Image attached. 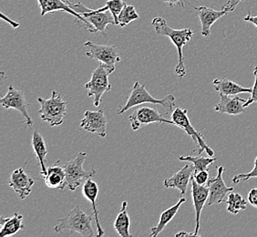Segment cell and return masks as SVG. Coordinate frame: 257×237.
I'll use <instances>...</instances> for the list:
<instances>
[{
	"mask_svg": "<svg viewBox=\"0 0 257 237\" xmlns=\"http://www.w3.org/2000/svg\"><path fill=\"white\" fill-rule=\"evenodd\" d=\"M152 25L154 28L156 34L159 36H166L172 40L173 45L176 47L178 51L179 61L178 64L175 67V73L180 79H183L186 75V69L184 65L183 59V49L185 45L188 43L192 39L194 31L190 29H183V30H174L169 27L166 20L161 17L154 18L152 21Z\"/></svg>",
	"mask_w": 257,
	"mask_h": 237,
	"instance_id": "obj_1",
	"label": "cell"
},
{
	"mask_svg": "<svg viewBox=\"0 0 257 237\" xmlns=\"http://www.w3.org/2000/svg\"><path fill=\"white\" fill-rule=\"evenodd\" d=\"M92 215L86 214L79 206H76L64 217L60 218L55 225L56 232L63 230L70 232H78L83 237H93L97 235L92 226Z\"/></svg>",
	"mask_w": 257,
	"mask_h": 237,
	"instance_id": "obj_2",
	"label": "cell"
},
{
	"mask_svg": "<svg viewBox=\"0 0 257 237\" xmlns=\"http://www.w3.org/2000/svg\"><path fill=\"white\" fill-rule=\"evenodd\" d=\"M144 103L161 105L163 108L170 112L175 107V97L173 95H168L163 99H160L154 98L151 94L149 93L148 90L146 89L144 84L140 83L139 81H136L134 83V88L131 91V95L128 98L127 102L118 111V115H122L128 109Z\"/></svg>",
	"mask_w": 257,
	"mask_h": 237,
	"instance_id": "obj_3",
	"label": "cell"
},
{
	"mask_svg": "<svg viewBox=\"0 0 257 237\" xmlns=\"http://www.w3.org/2000/svg\"><path fill=\"white\" fill-rule=\"evenodd\" d=\"M40 102V109L39 113L43 122L49 123L51 127L60 126L64 122L67 115V106L69 101H66L56 90L52 91L50 99L38 98Z\"/></svg>",
	"mask_w": 257,
	"mask_h": 237,
	"instance_id": "obj_4",
	"label": "cell"
},
{
	"mask_svg": "<svg viewBox=\"0 0 257 237\" xmlns=\"http://www.w3.org/2000/svg\"><path fill=\"white\" fill-rule=\"evenodd\" d=\"M86 158L87 153H79L76 158L70 160L63 166L66 173V187L69 188L70 191H75L88 179L94 177L97 173L95 168H91L90 171L83 169Z\"/></svg>",
	"mask_w": 257,
	"mask_h": 237,
	"instance_id": "obj_5",
	"label": "cell"
},
{
	"mask_svg": "<svg viewBox=\"0 0 257 237\" xmlns=\"http://www.w3.org/2000/svg\"><path fill=\"white\" fill-rule=\"evenodd\" d=\"M172 121L175 126L183 129V131L188 134L189 137L193 139V143L196 145L193 152H197L199 154L203 153V152H206L208 156L213 157L214 152L213 149L208 146L203 139V134L197 132L191 124L188 118L187 109H182L180 108L175 109L172 114Z\"/></svg>",
	"mask_w": 257,
	"mask_h": 237,
	"instance_id": "obj_6",
	"label": "cell"
},
{
	"mask_svg": "<svg viewBox=\"0 0 257 237\" xmlns=\"http://www.w3.org/2000/svg\"><path fill=\"white\" fill-rule=\"evenodd\" d=\"M70 6L75 11H77L82 16L85 20L94 28L96 33L101 32L102 34L106 35V29L108 25H116L113 16L108 10L107 6L100 8L99 10L88 9L81 2H79L77 4L70 3Z\"/></svg>",
	"mask_w": 257,
	"mask_h": 237,
	"instance_id": "obj_7",
	"label": "cell"
},
{
	"mask_svg": "<svg viewBox=\"0 0 257 237\" xmlns=\"http://www.w3.org/2000/svg\"><path fill=\"white\" fill-rule=\"evenodd\" d=\"M112 72L107 66L100 63L93 71L90 80L85 84V88L88 90V96L89 98H93L95 107H99L100 105L102 95L112 89L109 81V75Z\"/></svg>",
	"mask_w": 257,
	"mask_h": 237,
	"instance_id": "obj_8",
	"label": "cell"
},
{
	"mask_svg": "<svg viewBox=\"0 0 257 237\" xmlns=\"http://www.w3.org/2000/svg\"><path fill=\"white\" fill-rule=\"evenodd\" d=\"M84 46L89 49L87 56L89 59L98 60L100 63L107 66L111 72L115 70L116 63L121 60L115 45H97L91 41H87L85 42Z\"/></svg>",
	"mask_w": 257,
	"mask_h": 237,
	"instance_id": "obj_9",
	"label": "cell"
},
{
	"mask_svg": "<svg viewBox=\"0 0 257 237\" xmlns=\"http://www.w3.org/2000/svg\"><path fill=\"white\" fill-rule=\"evenodd\" d=\"M0 103L5 109H15L20 111V113L25 118L26 126L28 128H31L33 126L34 122L28 112L30 105L26 100L23 91L16 89L12 85H10L8 92L0 99Z\"/></svg>",
	"mask_w": 257,
	"mask_h": 237,
	"instance_id": "obj_10",
	"label": "cell"
},
{
	"mask_svg": "<svg viewBox=\"0 0 257 237\" xmlns=\"http://www.w3.org/2000/svg\"><path fill=\"white\" fill-rule=\"evenodd\" d=\"M38 1H39L40 9H41L42 17L48 13H53V12H58V11L67 12L70 15L76 17V20L79 21V25L80 27H84L85 29L89 31L90 33H96L94 28L90 25L82 16L71 8L70 1L69 2H66L64 0H38Z\"/></svg>",
	"mask_w": 257,
	"mask_h": 237,
	"instance_id": "obj_11",
	"label": "cell"
},
{
	"mask_svg": "<svg viewBox=\"0 0 257 237\" xmlns=\"http://www.w3.org/2000/svg\"><path fill=\"white\" fill-rule=\"evenodd\" d=\"M131 127L134 131H138L144 125H149L151 124H169L174 125L173 121H169L163 118L162 114L159 112L155 108H149V107H142L135 109L134 113L130 117Z\"/></svg>",
	"mask_w": 257,
	"mask_h": 237,
	"instance_id": "obj_12",
	"label": "cell"
},
{
	"mask_svg": "<svg viewBox=\"0 0 257 237\" xmlns=\"http://www.w3.org/2000/svg\"><path fill=\"white\" fill-rule=\"evenodd\" d=\"M223 172H224V168L223 166H219L217 167V175L215 177L209 179L208 181L207 187L209 188L208 205L209 206L213 204L223 203L228 194L233 191V188L228 187L224 183L223 179Z\"/></svg>",
	"mask_w": 257,
	"mask_h": 237,
	"instance_id": "obj_13",
	"label": "cell"
},
{
	"mask_svg": "<svg viewBox=\"0 0 257 237\" xmlns=\"http://www.w3.org/2000/svg\"><path fill=\"white\" fill-rule=\"evenodd\" d=\"M107 124L108 120L104 114L103 109H100L97 111L86 110L84 118L79 124V128L104 138L107 135Z\"/></svg>",
	"mask_w": 257,
	"mask_h": 237,
	"instance_id": "obj_14",
	"label": "cell"
},
{
	"mask_svg": "<svg viewBox=\"0 0 257 237\" xmlns=\"http://www.w3.org/2000/svg\"><path fill=\"white\" fill-rule=\"evenodd\" d=\"M34 183V179L28 175L24 168H19L11 174L9 184L15 191L20 200H24L32 192Z\"/></svg>",
	"mask_w": 257,
	"mask_h": 237,
	"instance_id": "obj_15",
	"label": "cell"
},
{
	"mask_svg": "<svg viewBox=\"0 0 257 237\" xmlns=\"http://www.w3.org/2000/svg\"><path fill=\"white\" fill-rule=\"evenodd\" d=\"M191 183H192V196H193V206L195 210V222H196L195 232L193 233H194V236H200L199 230L201 225V213L203 211L204 204L209 198V188L205 185L198 184L193 177L191 180Z\"/></svg>",
	"mask_w": 257,
	"mask_h": 237,
	"instance_id": "obj_16",
	"label": "cell"
},
{
	"mask_svg": "<svg viewBox=\"0 0 257 237\" xmlns=\"http://www.w3.org/2000/svg\"><path fill=\"white\" fill-rule=\"evenodd\" d=\"M193 172V164H186L184 167L180 169L177 173H174L172 177L165 179L163 185L166 188L178 189L181 194L184 195L187 192L189 183H191Z\"/></svg>",
	"mask_w": 257,
	"mask_h": 237,
	"instance_id": "obj_17",
	"label": "cell"
},
{
	"mask_svg": "<svg viewBox=\"0 0 257 237\" xmlns=\"http://www.w3.org/2000/svg\"><path fill=\"white\" fill-rule=\"evenodd\" d=\"M194 9L197 11L198 17L201 21V24H202L201 33L204 38H207L211 34L212 26L218 20H220L228 13L225 10H214L209 9L207 7H199Z\"/></svg>",
	"mask_w": 257,
	"mask_h": 237,
	"instance_id": "obj_18",
	"label": "cell"
},
{
	"mask_svg": "<svg viewBox=\"0 0 257 237\" xmlns=\"http://www.w3.org/2000/svg\"><path fill=\"white\" fill-rule=\"evenodd\" d=\"M221 100L215 105L214 110L220 114L226 113L228 115H239L245 111L244 103L245 99L236 96H225L220 95Z\"/></svg>",
	"mask_w": 257,
	"mask_h": 237,
	"instance_id": "obj_19",
	"label": "cell"
},
{
	"mask_svg": "<svg viewBox=\"0 0 257 237\" xmlns=\"http://www.w3.org/2000/svg\"><path fill=\"white\" fill-rule=\"evenodd\" d=\"M82 193L84 197L89 200V202L92 204V210L94 212L95 222H96V226H97V236L101 237L104 235V230L100 226L99 220V212L97 209V197L99 194V186L98 183L94 182L91 178L88 179L84 183L82 187Z\"/></svg>",
	"mask_w": 257,
	"mask_h": 237,
	"instance_id": "obj_20",
	"label": "cell"
},
{
	"mask_svg": "<svg viewBox=\"0 0 257 237\" xmlns=\"http://www.w3.org/2000/svg\"><path fill=\"white\" fill-rule=\"evenodd\" d=\"M60 162L55 163L47 168V172L42 174L45 183L50 189L63 190L66 187V173L64 167L60 166Z\"/></svg>",
	"mask_w": 257,
	"mask_h": 237,
	"instance_id": "obj_21",
	"label": "cell"
},
{
	"mask_svg": "<svg viewBox=\"0 0 257 237\" xmlns=\"http://www.w3.org/2000/svg\"><path fill=\"white\" fill-rule=\"evenodd\" d=\"M1 230L0 237L11 236L26 229L23 223V215L18 212H14L11 217H1L0 219Z\"/></svg>",
	"mask_w": 257,
	"mask_h": 237,
	"instance_id": "obj_22",
	"label": "cell"
},
{
	"mask_svg": "<svg viewBox=\"0 0 257 237\" xmlns=\"http://www.w3.org/2000/svg\"><path fill=\"white\" fill-rule=\"evenodd\" d=\"M213 84L214 89L220 95L235 96L240 93H252L251 88H244L228 79H214Z\"/></svg>",
	"mask_w": 257,
	"mask_h": 237,
	"instance_id": "obj_23",
	"label": "cell"
},
{
	"mask_svg": "<svg viewBox=\"0 0 257 237\" xmlns=\"http://www.w3.org/2000/svg\"><path fill=\"white\" fill-rule=\"evenodd\" d=\"M186 202V199L182 197L178 201V203H175L172 207L168 208L167 210H165L164 212H162L161 216H160V221L158 224L155 225L151 229V233L150 236L156 237L158 236L159 233L163 231L165 226L168 224L169 222L173 220V217L176 215V213L178 212L179 209L183 205V203Z\"/></svg>",
	"mask_w": 257,
	"mask_h": 237,
	"instance_id": "obj_24",
	"label": "cell"
},
{
	"mask_svg": "<svg viewBox=\"0 0 257 237\" xmlns=\"http://www.w3.org/2000/svg\"><path fill=\"white\" fill-rule=\"evenodd\" d=\"M128 202L123 201L121 203V208L119 211V214L115 219L114 222V228L116 232L119 233V236L121 237H132V233L130 232L131 228V218L128 215Z\"/></svg>",
	"mask_w": 257,
	"mask_h": 237,
	"instance_id": "obj_25",
	"label": "cell"
},
{
	"mask_svg": "<svg viewBox=\"0 0 257 237\" xmlns=\"http://www.w3.org/2000/svg\"><path fill=\"white\" fill-rule=\"evenodd\" d=\"M32 148L34 151L35 154L38 158V161L40 163V168H41V174H44L47 172L46 168V156L48 154V150L46 146L44 138L38 131H34L32 134Z\"/></svg>",
	"mask_w": 257,
	"mask_h": 237,
	"instance_id": "obj_26",
	"label": "cell"
},
{
	"mask_svg": "<svg viewBox=\"0 0 257 237\" xmlns=\"http://www.w3.org/2000/svg\"><path fill=\"white\" fill-rule=\"evenodd\" d=\"M179 160L182 162H188L193 163L194 167L193 173H199L202 171H209V166L216 162V158L213 157H202V156H179Z\"/></svg>",
	"mask_w": 257,
	"mask_h": 237,
	"instance_id": "obj_27",
	"label": "cell"
},
{
	"mask_svg": "<svg viewBox=\"0 0 257 237\" xmlns=\"http://www.w3.org/2000/svg\"><path fill=\"white\" fill-rule=\"evenodd\" d=\"M227 211L232 214H237L239 212L245 210L247 206V202L242 197L240 193H230L228 194Z\"/></svg>",
	"mask_w": 257,
	"mask_h": 237,
	"instance_id": "obj_28",
	"label": "cell"
},
{
	"mask_svg": "<svg viewBox=\"0 0 257 237\" xmlns=\"http://www.w3.org/2000/svg\"><path fill=\"white\" fill-rule=\"evenodd\" d=\"M139 18H140V16L134 6L125 4L123 9L120 11L119 17H118V26L121 28H125L131 22L138 20Z\"/></svg>",
	"mask_w": 257,
	"mask_h": 237,
	"instance_id": "obj_29",
	"label": "cell"
},
{
	"mask_svg": "<svg viewBox=\"0 0 257 237\" xmlns=\"http://www.w3.org/2000/svg\"><path fill=\"white\" fill-rule=\"evenodd\" d=\"M125 4L126 3L122 0H108L106 2L108 10L113 16L115 24L117 26H118V17H119L120 11L123 9Z\"/></svg>",
	"mask_w": 257,
	"mask_h": 237,
	"instance_id": "obj_30",
	"label": "cell"
},
{
	"mask_svg": "<svg viewBox=\"0 0 257 237\" xmlns=\"http://www.w3.org/2000/svg\"><path fill=\"white\" fill-rule=\"evenodd\" d=\"M252 178H257V156L254 161V167L250 173H240L235 176H233L232 179V183H239L240 182H247Z\"/></svg>",
	"mask_w": 257,
	"mask_h": 237,
	"instance_id": "obj_31",
	"label": "cell"
},
{
	"mask_svg": "<svg viewBox=\"0 0 257 237\" xmlns=\"http://www.w3.org/2000/svg\"><path fill=\"white\" fill-rule=\"evenodd\" d=\"M253 76H254V83H253V87L252 88V96L244 103V108H247L252 103L257 102V66L254 68Z\"/></svg>",
	"mask_w": 257,
	"mask_h": 237,
	"instance_id": "obj_32",
	"label": "cell"
},
{
	"mask_svg": "<svg viewBox=\"0 0 257 237\" xmlns=\"http://www.w3.org/2000/svg\"><path fill=\"white\" fill-rule=\"evenodd\" d=\"M193 178L194 181L200 185H205L209 181V171H202L199 173H193Z\"/></svg>",
	"mask_w": 257,
	"mask_h": 237,
	"instance_id": "obj_33",
	"label": "cell"
},
{
	"mask_svg": "<svg viewBox=\"0 0 257 237\" xmlns=\"http://www.w3.org/2000/svg\"><path fill=\"white\" fill-rule=\"evenodd\" d=\"M243 0H228L227 2L223 6L222 10H225L227 12H232Z\"/></svg>",
	"mask_w": 257,
	"mask_h": 237,
	"instance_id": "obj_34",
	"label": "cell"
},
{
	"mask_svg": "<svg viewBox=\"0 0 257 237\" xmlns=\"http://www.w3.org/2000/svg\"><path fill=\"white\" fill-rule=\"evenodd\" d=\"M248 202L253 207L257 208V188H253L248 193Z\"/></svg>",
	"mask_w": 257,
	"mask_h": 237,
	"instance_id": "obj_35",
	"label": "cell"
},
{
	"mask_svg": "<svg viewBox=\"0 0 257 237\" xmlns=\"http://www.w3.org/2000/svg\"><path fill=\"white\" fill-rule=\"evenodd\" d=\"M243 20H244V21L251 22V23H252V24L255 26L257 28V16L253 17V16L251 15V14L249 13L246 17H244V19H243Z\"/></svg>",
	"mask_w": 257,
	"mask_h": 237,
	"instance_id": "obj_36",
	"label": "cell"
},
{
	"mask_svg": "<svg viewBox=\"0 0 257 237\" xmlns=\"http://www.w3.org/2000/svg\"><path fill=\"white\" fill-rule=\"evenodd\" d=\"M1 18H2V20H5L7 22H9L10 25L12 26L14 29H17V28H19V26L20 24L18 23V22H15V21H13V20H10V18H8V17H6L4 14H1Z\"/></svg>",
	"mask_w": 257,
	"mask_h": 237,
	"instance_id": "obj_37",
	"label": "cell"
},
{
	"mask_svg": "<svg viewBox=\"0 0 257 237\" xmlns=\"http://www.w3.org/2000/svg\"><path fill=\"white\" fill-rule=\"evenodd\" d=\"M167 5L170 7H174V6L180 5L183 2V0H163Z\"/></svg>",
	"mask_w": 257,
	"mask_h": 237,
	"instance_id": "obj_38",
	"label": "cell"
},
{
	"mask_svg": "<svg viewBox=\"0 0 257 237\" xmlns=\"http://www.w3.org/2000/svg\"><path fill=\"white\" fill-rule=\"evenodd\" d=\"M175 235H176V236H185V235H187V236H194V233H191V232H178V233H176Z\"/></svg>",
	"mask_w": 257,
	"mask_h": 237,
	"instance_id": "obj_39",
	"label": "cell"
},
{
	"mask_svg": "<svg viewBox=\"0 0 257 237\" xmlns=\"http://www.w3.org/2000/svg\"><path fill=\"white\" fill-rule=\"evenodd\" d=\"M69 1H70V0H66V2H69Z\"/></svg>",
	"mask_w": 257,
	"mask_h": 237,
	"instance_id": "obj_40",
	"label": "cell"
},
{
	"mask_svg": "<svg viewBox=\"0 0 257 237\" xmlns=\"http://www.w3.org/2000/svg\"><path fill=\"white\" fill-rule=\"evenodd\" d=\"M64 1H66V0H64Z\"/></svg>",
	"mask_w": 257,
	"mask_h": 237,
	"instance_id": "obj_41",
	"label": "cell"
}]
</instances>
